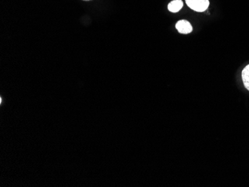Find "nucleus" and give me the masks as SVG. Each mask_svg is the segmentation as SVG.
Returning a JSON list of instances; mask_svg holds the SVG:
<instances>
[{
  "label": "nucleus",
  "mask_w": 249,
  "mask_h": 187,
  "mask_svg": "<svg viewBox=\"0 0 249 187\" xmlns=\"http://www.w3.org/2000/svg\"><path fill=\"white\" fill-rule=\"evenodd\" d=\"M187 6L195 12H205L209 6V0H185Z\"/></svg>",
  "instance_id": "obj_1"
},
{
  "label": "nucleus",
  "mask_w": 249,
  "mask_h": 187,
  "mask_svg": "<svg viewBox=\"0 0 249 187\" xmlns=\"http://www.w3.org/2000/svg\"><path fill=\"white\" fill-rule=\"evenodd\" d=\"M176 27L180 34H189V33H191L192 31H193V27H192L190 22L185 20V19L179 20L178 22L176 23Z\"/></svg>",
  "instance_id": "obj_2"
},
{
  "label": "nucleus",
  "mask_w": 249,
  "mask_h": 187,
  "mask_svg": "<svg viewBox=\"0 0 249 187\" xmlns=\"http://www.w3.org/2000/svg\"><path fill=\"white\" fill-rule=\"evenodd\" d=\"M183 5L184 4H183L182 0H173L168 5V9L169 12L176 13L182 8Z\"/></svg>",
  "instance_id": "obj_3"
},
{
  "label": "nucleus",
  "mask_w": 249,
  "mask_h": 187,
  "mask_svg": "<svg viewBox=\"0 0 249 187\" xmlns=\"http://www.w3.org/2000/svg\"><path fill=\"white\" fill-rule=\"evenodd\" d=\"M242 79H243L245 87L249 90V64L243 69L242 72Z\"/></svg>",
  "instance_id": "obj_4"
},
{
  "label": "nucleus",
  "mask_w": 249,
  "mask_h": 187,
  "mask_svg": "<svg viewBox=\"0 0 249 187\" xmlns=\"http://www.w3.org/2000/svg\"><path fill=\"white\" fill-rule=\"evenodd\" d=\"M84 1H90V0H84Z\"/></svg>",
  "instance_id": "obj_5"
}]
</instances>
